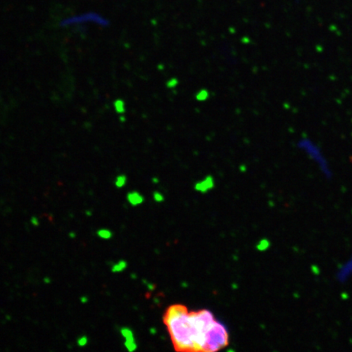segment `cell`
Segmentation results:
<instances>
[{
    "label": "cell",
    "mask_w": 352,
    "mask_h": 352,
    "mask_svg": "<svg viewBox=\"0 0 352 352\" xmlns=\"http://www.w3.org/2000/svg\"><path fill=\"white\" fill-rule=\"evenodd\" d=\"M164 323L176 350L195 351L194 331L190 312L185 306L176 304L168 307L165 314Z\"/></svg>",
    "instance_id": "cell-1"
},
{
    "label": "cell",
    "mask_w": 352,
    "mask_h": 352,
    "mask_svg": "<svg viewBox=\"0 0 352 352\" xmlns=\"http://www.w3.org/2000/svg\"><path fill=\"white\" fill-rule=\"evenodd\" d=\"M190 318L194 331L195 352L203 351L205 333L216 319L214 314L206 309L200 310L197 312H190Z\"/></svg>",
    "instance_id": "cell-2"
},
{
    "label": "cell",
    "mask_w": 352,
    "mask_h": 352,
    "mask_svg": "<svg viewBox=\"0 0 352 352\" xmlns=\"http://www.w3.org/2000/svg\"><path fill=\"white\" fill-rule=\"evenodd\" d=\"M229 343V334L224 323L217 319L209 326L205 336L203 352H215L226 347Z\"/></svg>",
    "instance_id": "cell-3"
},
{
    "label": "cell",
    "mask_w": 352,
    "mask_h": 352,
    "mask_svg": "<svg viewBox=\"0 0 352 352\" xmlns=\"http://www.w3.org/2000/svg\"><path fill=\"white\" fill-rule=\"evenodd\" d=\"M95 23L101 25V26H108L109 25V22L105 17L100 16L98 13L95 12H88L82 15H78V16H74V17H69L66 19L63 20L59 25L60 26H70V25H74L84 24V23Z\"/></svg>",
    "instance_id": "cell-4"
},
{
    "label": "cell",
    "mask_w": 352,
    "mask_h": 352,
    "mask_svg": "<svg viewBox=\"0 0 352 352\" xmlns=\"http://www.w3.org/2000/svg\"><path fill=\"white\" fill-rule=\"evenodd\" d=\"M120 333L121 337L125 339L124 341V346L126 350L130 352H133L136 350L138 346L136 342V338L134 335L133 331L129 327H121L120 328Z\"/></svg>",
    "instance_id": "cell-5"
},
{
    "label": "cell",
    "mask_w": 352,
    "mask_h": 352,
    "mask_svg": "<svg viewBox=\"0 0 352 352\" xmlns=\"http://www.w3.org/2000/svg\"><path fill=\"white\" fill-rule=\"evenodd\" d=\"M214 178L211 176H207L203 180L196 183L195 190L200 193H206L208 191L211 190L214 188Z\"/></svg>",
    "instance_id": "cell-6"
},
{
    "label": "cell",
    "mask_w": 352,
    "mask_h": 352,
    "mask_svg": "<svg viewBox=\"0 0 352 352\" xmlns=\"http://www.w3.org/2000/svg\"><path fill=\"white\" fill-rule=\"evenodd\" d=\"M126 200L131 205L137 206V205L143 204V201H144V197H143V195H141L140 193H138V192L133 191V192L128 193V194L126 196Z\"/></svg>",
    "instance_id": "cell-7"
},
{
    "label": "cell",
    "mask_w": 352,
    "mask_h": 352,
    "mask_svg": "<svg viewBox=\"0 0 352 352\" xmlns=\"http://www.w3.org/2000/svg\"><path fill=\"white\" fill-rule=\"evenodd\" d=\"M128 266L127 262L125 260H119L118 262H115L111 266V271L113 273H119L125 271Z\"/></svg>",
    "instance_id": "cell-8"
},
{
    "label": "cell",
    "mask_w": 352,
    "mask_h": 352,
    "mask_svg": "<svg viewBox=\"0 0 352 352\" xmlns=\"http://www.w3.org/2000/svg\"><path fill=\"white\" fill-rule=\"evenodd\" d=\"M98 237H100L102 240H109L113 237V232L109 229L101 228L99 229L96 232Z\"/></svg>",
    "instance_id": "cell-9"
},
{
    "label": "cell",
    "mask_w": 352,
    "mask_h": 352,
    "mask_svg": "<svg viewBox=\"0 0 352 352\" xmlns=\"http://www.w3.org/2000/svg\"><path fill=\"white\" fill-rule=\"evenodd\" d=\"M126 181H127V178H126V175L121 174V175L117 176V177H116V179H115V182H114L115 186H116L117 188H123L124 186L126 185Z\"/></svg>",
    "instance_id": "cell-10"
},
{
    "label": "cell",
    "mask_w": 352,
    "mask_h": 352,
    "mask_svg": "<svg viewBox=\"0 0 352 352\" xmlns=\"http://www.w3.org/2000/svg\"><path fill=\"white\" fill-rule=\"evenodd\" d=\"M270 246V241L267 239H262L257 244V250L259 251H265Z\"/></svg>",
    "instance_id": "cell-11"
},
{
    "label": "cell",
    "mask_w": 352,
    "mask_h": 352,
    "mask_svg": "<svg viewBox=\"0 0 352 352\" xmlns=\"http://www.w3.org/2000/svg\"><path fill=\"white\" fill-rule=\"evenodd\" d=\"M88 341L89 340H88L87 337L85 335H82L78 338V340H77V344H78V346H80V347H85V346L88 344Z\"/></svg>",
    "instance_id": "cell-12"
},
{
    "label": "cell",
    "mask_w": 352,
    "mask_h": 352,
    "mask_svg": "<svg viewBox=\"0 0 352 352\" xmlns=\"http://www.w3.org/2000/svg\"><path fill=\"white\" fill-rule=\"evenodd\" d=\"M153 199H154V201H156V202H162L163 201H164V197H163V195H162V193H159V192H155L154 193H153Z\"/></svg>",
    "instance_id": "cell-13"
},
{
    "label": "cell",
    "mask_w": 352,
    "mask_h": 352,
    "mask_svg": "<svg viewBox=\"0 0 352 352\" xmlns=\"http://www.w3.org/2000/svg\"><path fill=\"white\" fill-rule=\"evenodd\" d=\"M30 223H31V224H32V225H33V226H34V227H38L39 226V224H40V223H39V219H38V217H36V216L31 217Z\"/></svg>",
    "instance_id": "cell-14"
},
{
    "label": "cell",
    "mask_w": 352,
    "mask_h": 352,
    "mask_svg": "<svg viewBox=\"0 0 352 352\" xmlns=\"http://www.w3.org/2000/svg\"><path fill=\"white\" fill-rule=\"evenodd\" d=\"M88 297H86V296H82L81 297H80V302H81V303H82V304H85V303H86V302H88Z\"/></svg>",
    "instance_id": "cell-15"
},
{
    "label": "cell",
    "mask_w": 352,
    "mask_h": 352,
    "mask_svg": "<svg viewBox=\"0 0 352 352\" xmlns=\"http://www.w3.org/2000/svg\"><path fill=\"white\" fill-rule=\"evenodd\" d=\"M115 106H116V108H117V110L118 111V112H121V109H120V108H121V109H124V105L123 103H121V104H118V105H115Z\"/></svg>",
    "instance_id": "cell-16"
},
{
    "label": "cell",
    "mask_w": 352,
    "mask_h": 352,
    "mask_svg": "<svg viewBox=\"0 0 352 352\" xmlns=\"http://www.w3.org/2000/svg\"><path fill=\"white\" fill-rule=\"evenodd\" d=\"M43 282L46 284H50L52 282V280L49 277H45V278L43 279Z\"/></svg>",
    "instance_id": "cell-17"
},
{
    "label": "cell",
    "mask_w": 352,
    "mask_h": 352,
    "mask_svg": "<svg viewBox=\"0 0 352 352\" xmlns=\"http://www.w3.org/2000/svg\"><path fill=\"white\" fill-rule=\"evenodd\" d=\"M69 236L70 238H72V239H74V238L76 237V233L74 232V231H71V232H69Z\"/></svg>",
    "instance_id": "cell-18"
},
{
    "label": "cell",
    "mask_w": 352,
    "mask_h": 352,
    "mask_svg": "<svg viewBox=\"0 0 352 352\" xmlns=\"http://www.w3.org/2000/svg\"><path fill=\"white\" fill-rule=\"evenodd\" d=\"M85 214H86L87 216L90 217V216H91V215H92V211H91V210H90V209H87V210H86V211H85Z\"/></svg>",
    "instance_id": "cell-19"
}]
</instances>
